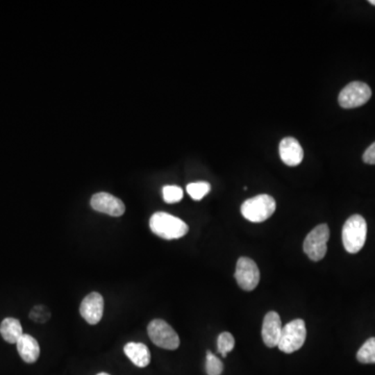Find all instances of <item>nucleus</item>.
<instances>
[{"label": "nucleus", "mask_w": 375, "mask_h": 375, "mask_svg": "<svg viewBox=\"0 0 375 375\" xmlns=\"http://www.w3.org/2000/svg\"><path fill=\"white\" fill-rule=\"evenodd\" d=\"M149 225L152 233L165 240L179 239L189 231V226L181 219L164 212H154Z\"/></svg>", "instance_id": "nucleus-1"}, {"label": "nucleus", "mask_w": 375, "mask_h": 375, "mask_svg": "<svg viewBox=\"0 0 375 375\" xmlns=\"http://www.w3.org/2000/svg\"><path fill=\"white\" fill-rule=\"evenodd\" d=\"M366 238L367 223L364 217L353 215L348 218L342 231V241L346 251L358 253L364 247Z\"/></svg>", "instance_id": "nucleus-2"}, {"label": "nucleus", "mask_w": 375, "mask_h": 375, "mask_svg": "<svg viewBox=\"0 0 375 375\" xmlns=\"http://www.w3.org/2000/svg\"><path fill=\"white\" fill-rule=\"evenodd\" d=\"M276 210V202L272 196L267 194L254 196L246 200L241 206V212L246 220L250 222H264L272 216Z\"/></svg>", "instance_id": "nucleus-3"}, {"label": "nucleus", "mask_w": 375, "mask_h": 375, "mask_svg": "<svg viewBox=\"0 0 375 375\" xmlns=\"http://www.w3.org/2000/svg\"><path fill=\"white\" fill-rule=\"evenodd\" d=\"M306 339V323L302 319H295L283 327L277 347L285 353H293L303 346Z\"/></svg>", "instance_id": "nucleus-4"}, {"label": "nucleus", "mask_w": 375, "mask_h": 375, "mask_svg": "<svg viewBox=\"0 0 375 375\" xmlns=\"http://www.w3.org/2000/svg\"><path fill=\"white\" fill-rule=\"evenodd\" d=\"M148 335L154 345L162 349L175 350L181 341L176 331L162 319H154L148 324Z\"/></svg>", "instance_id": "nucleus-5"}, {"label": "nucleus", "mask_w": 375, "mask_h": 375, "mask_svg": "<svg viewBox=\"0 0 375 375\" xmlns=\"http://www.w3.org/2000/svg\"><path fill=\"white\" fill-rule=\"evenodd\" d=\"M329 239V228L327 224L315 227L303 242V251L310 260L319 262L327 252V242Z\"/></svg>", "instance_id": "nucleus-6"}, {"label": "nucleus", "mask_w": 375, "mask_h": 375, "mask_svg": "<svg viewBox=\"0 0 375 375\" xmlns=\"http://www.w3.org/2000/svg\"><path fill=\"white\" fill-rule=\"evenodd\" d=\"M372 95L370 87L362 81L348 83L339 95V104L344 108H354L364 106Z\"/></svg>", "instance_id": "nucleus-7"}, {"label": "nucleus", "mask_w": 375, "mask_h": 375, "mask_svg": "<svg viewBox=\"0 0 375 375\" xmlns=\"http://www.w3.org/2000/svg\"><path fill=\"white\" fill-rule=\"evenodd\" d=\"M235 277L238 285L244 291H252L260 283V270L251 258L242 256L238 260Z\"/></svg>", "instance_id": "nucleus-8"}, {"label": "nucleus", "mask_w": 375, "mask_h": 375, "mask_svg": "<svg viewBox=\"0 0 375 375\" xmlns=\"http://www.w3.org/2000/svg\"><path fill=\"white\" fill-rule=\"evenodd\" d=\"M103 297L97 292H92L89 295L85 296L79 308L81 316L91 325L100 322L103 316Z\"/></svg>", "instance_id": "nucleus-9"}, {"label": "nucleus", "mask_w": 375, "mask_h": 375, "mask_svg": "<svg viewBox=\"0 0 375 375\" xmlns=\"http://www.w3.org/2000/svg\"><path fill=\"white\" fill-rule=\"evenodd\" d=\"M91 206L97 212L110 215L112 217H120L124 214L125 206L122 200L110 194L101 192L95 194L91 199Z\"/></svg>", "instance_id": "nucleus-10"}, {"label": "nucleus", "mask_w": 375, "mask_h": 375, "mask_svg": "<svg viewBox=\"0 0 375 375\" xmlns=\"http://www.w3.org/2000/svg\"><path fill=\"white\" fill-rule=\"evenodd\" d=\"M281 317L276 312H267L262 321V338L265 345L269 348L277 347L281 340Z\"/></svg>", "instance_id": "nucleus-11"}, {"label": "nucleus", "mask_w": 375, "mask_h": 375, "mask_svg": "<svg viewBox=\"0 0 375 375\" xmlns=\"http://www.w3.org/2000/svg\"><path fill=\"white\" fill-rule=\"evenodd\" d=\"M279 156L288 166H298L303 160V149L295 138H283L279 143Z\"/></svg>", "instance_id": "nucleus-12"}, {"label": "nucleus", "mask_w": 375, "mask_h": 375, "mask_svg": "<svg viewBox=\"0 0 375 375\" xmlns=\"http://www.w3.org/2000/svg\"><path fill=\"white\" fill-rule=\"evenodd\" d=\"M123 350L131 362L139 368H145L150 364L151 356H150L149 349L145 344L129 342L124 346Z\"/></svg>", "instance_id": "nucleus-13"}, {"label": "nucleus", "mask_w": 375, "mask_h": 375, "mask_svg": "<svg viewBox=\"0 0 375 375\" xmlns=\"http://www.w3.org/2000/svg\"><path fill=\"white\" fill-rule=\"evenodd\" d=\"M16 345L21 358L25 362L33 364V362H37L40 356V345L35 338L27 335V333H23Z\"/></svg>", "instance_id": "nucleus-14"}, {"label": "nucleus", "mask_w": 375, "mask_h": 375, "mask_svg": "<svg viewBox=\"0 0 375 375\" xmlns=\"http://www.w3.org/2000/svg\"><path fill=\"white\" fill-rule=\"evenodd\" d=\"M0 333L4 341L10 344H16L22 337L23 329L20 321L16 318H6L0 324Z\"/></svg>", "instance_id": "nucleus-15"}, {"label": "nucleus", "mask_w": 375, "mask_h": 375, "mask_svg": "<svg viewBox=\"0 0 375 375\" xmlns=\"http://www.w3.org/2000/svg\"><path fill=\"white\" fill-rule=\"evenodd\" d=\"M356 358L362 364H375V338L367 340L356 353Z\"/></svg>", "instance_id": "nucleus-16"}, {"label": "nucleus", "mask_w": 375, "mask_h": 375, "mask_svg": "<svg viewBox=\"0 0 375 375\" xmlns=\"http://www.w3.org/2000/svg\"><path fill=\"white\" fill-rule=\"evenodd\" d=\"M235 338L228 331H224L221 333L218 337V341H217V347H218V352L223 356L226 358L227 354L233 349L235 347Z\"/></svg>", "instance_id": "nucleus-17"}, {"label": "nucleus", "mask_w": 375, "mask_h": 375, "mask_svg": "<svg viewBox=\"0 0 375 375\" xmlns=\"http://www.w3.org/2000/svg\"><path fill=\"white\" fill-rule=\"evenodd\" d=\"M210 185L206 181H198V183H189L187 185V192L192 199L201 200L206 194L210 193Z\"/></svg>", "instance_id": "nucleus-18"}, {"label": "nucleus", "mask_w": 375, "mask_h": 375, "mask_svg": "<svg viewBox=\"0 0 375 375\" xmlns=\"http://www.w3.org/2000/svg\"><path fill=\"white\" fill-rule=\"evenodd\" d=\"M162 197L167 203H176L183 199V189L177 185H165L162 188Z\"/></svg>", "instance_id": "nucleus-19"}, {"label": "nucleus", "mask_w": 375, "mask_h": 375, "mask_svg": "<svg viewBox=\"0 0 375 375\" xmlns=\"http://www.w3.org/2000/svg\"><path fill=\"white\" fill-rule=\"evenodd\" d=\"M206 370L208 375H221L223 372L222 362L210 351L206 352Z\"/></svg>", "instance_id": "nucleus-20"}, {"label": "nucleus", "mask_w": 375, "mask_h": 375, "mask_svg": "<svg viewBox=\"0 0 375 375\" xmlns=\"http://www.w3.org/2000/svg\"><path fill=\"white\" fill-rule=\"evenodd\" d=\"M29 318L37 323H45L50 318V310L45 306H35L29 312Z\"/></svg>", "instance_id": "nucleus-21"}, {"label": "nucleus", "mask_w": 375, "mask_h": 375, "mask_svg": "<svg viewBox=\"0 0 375 375\" xmlns=\"http://www.w3.org/2000/svg\"><path fill=\"white\" fill-rule=\"evenodd\" d=\"M362 160L366 164L375 165V142L367 148L362 154Z\"/></svg>", "instance_id": "nucleus-22"}, {"label": "nucleus", "mask_w": 375, "mask_h": 375, "mask_svg": "<svg viewBox=\"0 0 375 375\" xmlns=\"http://www.w3.org/2000/svg\"><path fill=\"white\" fill-rule=\"evenodd\" d=\"M369 3L372 4V6H375V0H369Z\"/></svg>", "instance_id": "nucleus-23"}, {"label": "nucleus", "mask_w": 375, "mask_h": 375, "mask_svg": "<svg viewBox=\"0 0 375 375\" xmlns=\"http://www.w3.org/2000/svg\"><path fill=\"white\" fill-rule=\"evenodd\" d=\"M97 375H110V374H108V373H106V372H101V373H98Z\"/></svg>", "instance_id": "nucleus-24"}]
</instances>
